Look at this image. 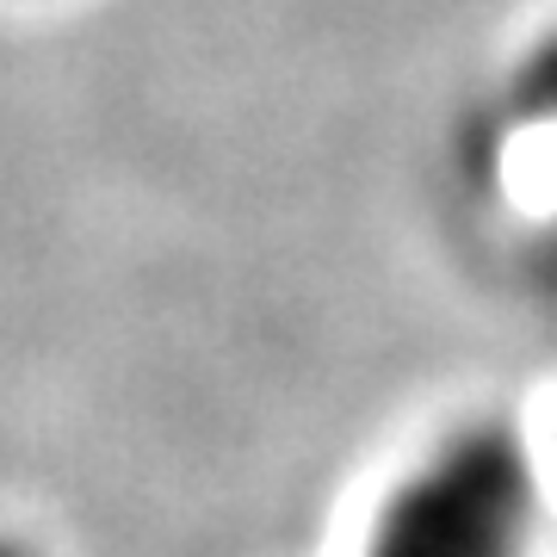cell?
Returning a JSON list of instances; mask_svg holds the SVG:
<instances>
[{
    "label": "cell",
    "mask_w": 557,
    "mask_h": 557,
    "mask_svg": "<svg viewBox=\"0 0 557 557\" xmlns=\"http://www.w3.org/2000/svg\"><path fill=\"white\" fill-rule=\"evenodd\" d=\"M533 465L508 428L478 421L440 440L379 508L366 557H527Z\"/></svg>",
    "instance_id": "cell-1"
},
{
    "label": "cell",
    "mask_w": 557,
    "mask_h": 557,
    "mask_svg": "<svg viewBox=\"0 0 557 557\" xmlns=\"http://www.w3.org/2000/svg\"><path fill=\"white\" fill-rule=\"evenodd\" d=\"M0 557H32V552H25L20 539H0Z\"/></svg>",
    "instance_id": "cell-2"
}]
</instances>
